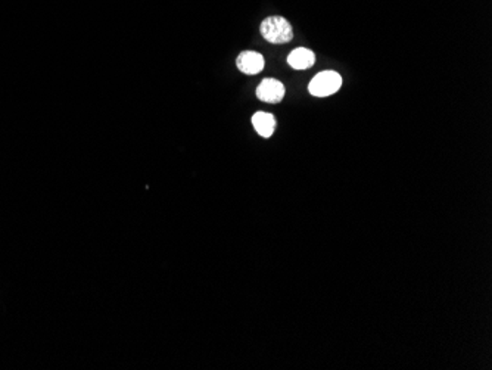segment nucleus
<instances>
[{
    "label": "nucleus",
    "mask_w": 492,
    "mask_h": 370,
    "mask_svg": "<svg viewBox=\"0 0 492 370\" xmlns=\"http://www.w3.org/2000/svg\"><path fill=\"white\" fill-rule=\"evenodd\" d=\"M261 36H263L268 43L273 45H285L294 39V30H292L290 23L286 18L280 15L267 17L259 27Z\"/></svg>",
    "instance_id": "obj_1"
},
{
    "label": "nucleus",
    "mask_w": 492,
    "mask_h": 370,
    "mask_svg": "<svg viewBox=\"0 0 492 370\" xmlns=\"http://www.w3.org/2000/svg\"><path fill=\"white\" fill-rule=\"evenodd\" d=\"M341 87L342 77L336 71H321L310 81L308 91L316 98H326L336 94Z\"/></svg>",
    "instance_id": "obj_2"
},
{
    "label": "nucleus",
    "mask_w": 492,
    "mask_h": 370,
    "mask_svg": "<svg viewBox=\"0 0 492 370\" xmlns=\"http://www.w3.org/2000/svg\"><path fill=\"white\" fill-rule=\"evenodd\" d=\"M285 94V85L276 78H266L257 87V98L266 102V104H279L284 100Z\"/></svg>",
    "instance_id": "obj_3"
},
{
    "label": "nucleus",
    "mask_w": 492,
    "mask_h": 370,
    "mask_svg": "<svg viewBox=\"0 0 492 370\" xmlns=\"http://www.w3.org/2000/svg\"><path fill=\"white\" fill-rule=\"evenodd\" d=\"M236 67L244 74L255 76L264 69V56L254 50H244L236 58Z\"/></svg>",
    "instance_id": "obj_4"
},
{
    "label": "nucleus",
    "mask_w": 492,
    "mask_h": 370,
    "mask_svg": "<svg viewBox=\"0 0 492 370\" xmlns=\"http://www.w3.org/2000/svg\"><path fill=\"white\" fill-rule=\"evenodd\" d=\"M288 64L294 69H308L316 64V55L307 47H298L289 54Z\"/></svg>",
    "instance_id": "obj_5"
},
{
    "label": "nucleus",
    "mask_w": 492,
    "mask_h": 370,
    "mask_svg": "<svg viewBox=\"0 0 492 370\" xmlns=\"http://www.w3.org/2000/svg\"><path fill=\"white\" fill-rule=\"evenodd\" d=\"M253 126L261 138H271L276 130V118L268 112H255L253 117Z\"/></svg>",
    "instance_id": "obj_6"
}]
</instances>
